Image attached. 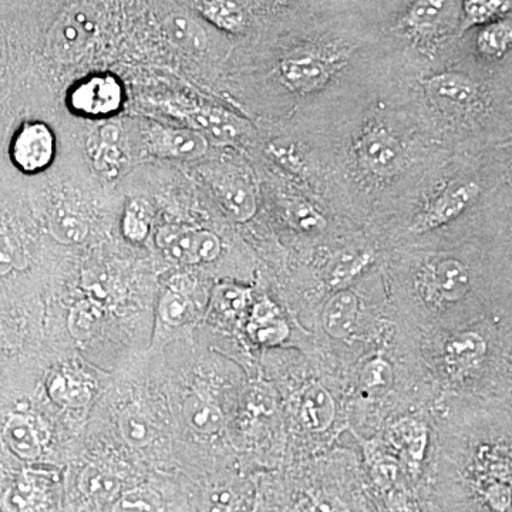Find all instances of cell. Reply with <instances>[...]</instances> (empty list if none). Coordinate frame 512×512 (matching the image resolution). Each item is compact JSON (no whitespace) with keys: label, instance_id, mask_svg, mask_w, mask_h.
<instances>
[{"label":"cell","instance_id":"obj_1","mask_svg":"<svg viewBox=\"0 0 512 512\" xmlns=\"http://www.w3.org/2000/svg\"><path fill=\"white\" fill-rule=\"evenodd\" d=\"M392 29L417 49L434 50L460 32V0H407Z\"/></svg>","mask_w":512,"mask_h":512},{"label":"cell","instance_id":"obj_2","mask_svg":"<svg viewBox=\"0 0 512 512\" xmlns=\"http://www.w3.org/2000/svg\"><path fill=\"white\" fill-rule=\"evenodd\" d=\"M338 47L306 43L295 47L278 63L279 76L292 92L309 94L322 89L343 66Z\"/></svg>","mask_w":512,"mask_h":512},{"label":"cell","instance_id":"obj_3","mask_svg":"<svg viewBox=\"0 0 512 512\" xmlns=\"http://www.w3.org/2000/svg\"><path fill=\"white\" fill-rule=\"evenodd\" d=\"M69 104L74 113L84 117H109L123 104V87L110 74H96L74 87L69 94Z\"/></svg>","mask_w":512,"mask_h":512},{"label":"cell","instance_id":"obj_4","mask_svg":"<svg viewBox=\"0 0 512 512\" xmlns=\"http://www.w3.org/2000/svg\"><path fill=\"white\" fill-rule=\"evenodd\" d=\"M478 195H480V185L474 181L447 188L423 208V211L414 218L410 229L414 234H426L433 229L444 227L457 220L477 200Z\"/></svg>","mask_w":512,"mask_h":512},{"label":"cell","instance_id":"obj_5","mask_svg":"<svg viewBox=\"0 0 512 512\" xmlns=\"http://www.w3.org/2000/svg\"><path fill=\"white\" fill-rule=\"evenodd\" d=\"M56 143L52 130L45 123L33 121L20 127L12 141L13 163L25 173H39L52 164Z\"/></svg>","mask_w":512,"mask_h":512},{"label":"cell","instance_id":"obj_6","mask_svg":"<svg viewBox=\"0 0 512 512\" xmlns=\"http://www.w3.org/2000/svg\"><path fill=\"white\" fill-rule=\"evenodd\" d=\"M359 163L377 177H390L403 164V148L399 140L382 127L365 131L356 143Z\"/></svg>","mask_w":512,"mask_h":512},{"label":"cell","instance_id":"obj_7","mask_svg":"<svg viewBox=\"0 0 512 512\" xmlns=\"http://www.w3.org/2000/svg\"><path fill=\"white\" fill-rule=\"evenodd\" d=\"M148 146L158 157L191 161L207 154L208 140L195 128L156 126L148 134Z\"/></svg>","mask_w":512,"mask_h":512},{"label":"cell","instance_id":"obj_8","mask_svg":"<svg viewBox=\"0 0 512 512\" xmlns=\"http://www.w3.org/2000/svg\"><path fill=\"white\" fill-rule=\"evenodd\" d=\"M212 190L234 220L247 222L258 210L254 185L237 173H220L211 178Z\"/></svg>","mask_w":512,"mask_h":512},{"label":"cell","instance_id":"obj_9","mask_svg":"<svg viewBox=\"0 0 512 512\" xmlns=\"http://www.w3.org/2000/svg\"><path fill=\"white\" fill-rule=\"evenodd\" d=\"M421 284L427 289V296L443 302H457L470 289V272L457 259H441L424 274Z\"/></svg>","mask_w":512,"mask_h":512},{"label":"cell","instance_id":"obj_10","mask_svg":"<svg viewBox=\"0 0 512 512\" xmlns=\"http://www.w3.org/2000/svg\"><path fill=\"white\" fill-rule=\"evenodd\" d=\"M87 151L97 171L109 177L119 173L124 163L120 128L114 124H104L97 128L89 138Z\"/></svg>","mask_w":512,"mask_h":512},{"label":"cell","instance_id":"obj_11","mask_svg":"<svg viewBox=\"0 0 512 512\" xmlns=\"http://www.w3.org/2000/svg\"><path fill=\"white\" fill-rule=\"evenodd\" d=\"M192 8L202 19L229 35H244L249 18L238 0H191Z\"/></svg>","mask_w":512,"mask_h":512},{"label":"cell","instance_id":"obj_12","mask_svg":"<svg viewBox=\"0 0 512 512\" xmlns=\"http://www.w3.org/2000/svg\"><path fill=\"white\" fill-rule=\"evenodd\" d=\"M424 87L436 99L468 106L478 97V86L467 74L458 72H441L424 80Z\"/></svg>","mask_w":512,"mask_h":512},{"label":"cell","instance_id":"obj_13","mask_svg":"<svg viewBox=\"0 0 512 512\" xmlns=\"http://www.w3.org/2000/svg\"><path fill=\"white\" fill-rule=\"evenodd\" d=\"M164 35L178 49L191 55H200L210 45L207 30L198 20L184 13H173L163 23Z\"/></svg>","mask_w":512,"mask_h":512},{"label":"cell","instance_id":"obj_14","mask_svg":"<svg viewBox=\"0 0 512 512\" xmlns=\"http://www.w3.org/2000/svg\"><path fill=\"white\" fill-rule=\"evenodd\" d=\"M357 306L359 303L352 291L342 289L336 293L323 311V326L326 332L336 339L348 338L355 326Z\"/></svg>","mask_w":512,"mask_h":512},{"label":"cell","instance_id":"obj_15","mask_svg":"<svg viewBox=\"0 0 512 512\" xmlns=\"http://www.w3.org/2000/svg\"><path fill=\"white\" fill-rule=\"evenodd\" d=\"M474 46L478 55L488 60H500L510 53L512 45L511 16L476 28Z\"/></svg>","mask_w":512,"mask_h":512},{"label":"cell","instance_id":"obj_16","mask_svg":"<svg viewBox=\"0 0 512 512\" xmlns=\"http://www.w3.org/2000/svg\"><path fill=\"white\" fill-rule=\"evenodd\" d=\"M336 406L332 396L320 384H312L303 394L302 423L312 431L328 430L335 419Z\"/></svg>","mask_w":512,"mask_h":512},{"label":"cell","instance_id":"obj_17","mask_svg":"<svg viewBox=\"0 0 512 512\" xmlns=\"http://www.w3.org/2000/svg\"><path fill=\"white\" fill-rule=\"evenodd\" d=\"M93 35V23L82 15L70 16L57 25L53 45L57 55L73 59L83 52Z\"/></svg>","mask_w":512,"mask_h":512},{"label":"cell","instance_id":"obj_18","mask_svg":"<svg viewBox=\"0 0 512 512\" xmlns=\"http://www.w3.org/2000/svg\"><path fill=\"white\" fill-rule=\"evenodd\" d=\"M487 346L478 333L466 332L448 340L446 359L448 366L456 372H468L483 362Z\"/></svg>","mask_w":512,"mask_h":512},{"label":"cell","instance_id":"obj_19","mask_svg":"<svg viewBox=\"0 0 512 512\" xmlns=\"http://www.w3.org/2000/svg\"><path fill=\"white\" fill-rule=\"evenodd\" d=\"M512 0H460V32L511 16Z\"/></svg>","mask_w":512,"mask_h":512},{"label":"cell","instance_id":"obj_20","mask_svg":"<svg viewBox=\"0 0 512 512\" xmlns=\"http://www.w3.org/2000/svg\"><path fill=\"white\" fill-rule=\"evenodd\" d=\"M47 228L50 235L63 245L80 244L89 234V224L80 212L59 205L49 215Z\"/></svg>","mask_w":512,"mask_h":512},{"label":"cell","instance_id":"obj_21","mask_svg":"<svg viewBox=\"0 0 512 512\" xmlns=\"http://www.w3.org/2000/svg\"><path fill=\"white\" fill-rule=\"evenodd\" d=\"M183 412L188 426L197 433L215 434L224 427L220 407L200 394H191L185 399Z\"/></svg>","mask_w":512,"mask_h":512},{"label":"cell","instance_id":"obj_22","mask_svg":"<svg viewBox=\"0 0 512 512\" xmlns=\"http://www.w3.org/2000/svg\"><path fill=\"white\" fill-rule=\"evenodd\" d=\"M158 247L168 258L180 264H197L195 258V229L164 227L157 235Z\"/></svg>","mask_w":512,"mask_h":512},{"label":"cell","instance_id":"obj_23","mask_svg":"<svg viewBox=\"0 0 512 512\" xmlns=\"http://www.w3.org/2000/svg\"><path fill=\"white\" fill-rule=\"evenodd\" d=\"M80 487L87 497L99 503H114L121 491V481L116 474L97 466L87 467L80 477Z\"/></svg>","mask_w":512,"mask_h":512},{"label":"cell","instance_id":"obj_24","mask_svg":"<svg viewBox=\"0 0 512 512\" xmlns=\"http://www.w3.org/2000/svg\"><path fill=\"white\" fill-rule=\"evenodd\" d=\"M3 436L16 456L25 460H35L40 456V441L32 424L25 417H10L3 430Z\"/></svg>","mask_w":512,"mask_h":512},{"label":"cell","instance_id":"obj_25","mask_svg":"<svg viewBox=\"0 0 512 512\" xmlns=\"http://www.w3.org/2000/svg\"><path fill=\"white\" fill-rule=\"evenodd\" d=\"M119 429L121 437L131 447H146L154 439V429L150 421L136 410H127L121 414Z\"/></svg>","mask_w":512,"mask_h":512},{"label":"cell","instance_id":"obj_26","mask_svg":"<svg viewBox=\"0 0 512 512\" xmlns=\"http://www.w3.org/2000/svg\"><path fill=\"white\" fill-rule=\"evenodd\" d=\"M101 319L100 303L87 299L77 303L70 312L69 329L74 338L86 340L93 335Z\"/></svg>","mask_w":512,"mask_h":512},{"label":"cell","instance_id":"obj_27","mask_svg":"<svg viewBox=\"0 0 512 512\" xmlns=\"http://www.w3.org/2000/svg\"><path fill=\"white\" fill-rule=\"evenodd\" d=\"M372 252H362L357 255H346L339 259L329 272V284L333 288H343L350 284L357 276L366 271L367 266L372 264Z\"/></svg>","mask_w":512,"mask_h":512},{"label":"cell","instance_id":"obj_28","mask_svg":"<svg viewBox=\"0 0 512 512\" xmlns=\"http://www.w3.org/2000/svg\"><path fill=\"white\" fill-rule=\"evenodd\" d=\"M49 393L55 402L63 406L82 407L90 400V393L86 386L66 375L53 377L49 384Z\"/></svg>","mask_w":512,"mask_h":512},{"label":"cell","instance_id":"obj_29","mask_svg":"<svg viewBox=\"0 0 512 512\" xmlns=\"http://www.w3.org/2000/svg\"><path fill=\"white\" fill-rule=\"evenodd\" d=\"M160 507V497L154 491L134 488L116 498L111 512H157Z\"/></svg>","mask_w":512,"mask_h":512},{"label":"cell","instance_id":"obj_30","mask_svg":"<svg viewBox=\"0 0 512 512\" xmlns=\"http://www.w3.org/2000/svg\"><path fill=\"white\" fill-rule=\"evenodd\" d=\"M288 220L293 227L303 232H318L326 227V220L312 204L306 201H293L288 205Z\"/></svg>","mask_w":512,"mask_h":512},{"label":"cell","instance_id":"obj_31","mask_svg":"<svg viewBox=\"0 0 512 512\" xmlns=\"http://www.w3.org/2000/svg\"><path fill=\"white\" fill-rule=\"evenodd\" d=\"M393 369L386 360L375 359L367 363L362 373V387L370 394H382L392 387Z\"/></svg>","mask_w":512,"mask_h":512},{"label":"cell","instance_id":"obj_32","mask_svg":"<svg viewBox=\"0 0 512 512\" xmlns=\"http://www.w3.org/2000/svg\"><path fill=\"white\" fill-rule=\"evenodd\" d=\"M191 305L187 296L183 293L171 289L165 292L160 303L161 318L165 323L171 326L183 325L190 316Z\"/></svg>","mask_w":512,"mask_h":512},{"label":"cell","instance_id":"obj_33","mask_svg":"<svg viewBox=\"0 0 512 512\" xmlns=\"http://www.w3.org/2000/svg\"><path fill=\"white\" fill-rule=\"evenodd\" d=\"M192 123L194 126L207 131L212 137L221 138V140H229L235 137V128L225 120L221 114L214 113V111L200 110L192 113ZM195 128V130H198ZM200 130V131H201Z\"/></svg>","mask_w":512,"mask_h":512},{"label":"cell","instance_id":"obj_34","mask_svg":"<svg viewBox=\"0 0 512 512\" xmlns=\"http://www.w3.org/2000/svg\"><path fill=\"white\" fill-rule=\"evenodd\" d=\"M221 241L214 232L195 231V258L200 262H212L221 254Z\"/></svg>","mask_w":512,"mask_h":512},{"label":"cell","instance_id":"obj_35","mask_svg":"<svg viewBox=\"0 0 512 512\" xmlns=\"http://www.w3.org/2000/svg\"><path fill=\"white\" fill-rule=\"evenodd\" d=\"M255 339L264 345H276L284 342L289 335L288 326L282 320L274 319L264 323H254L252 326Z\"/></svg>","mask_w":512,"mask_h":512},{"label":"cell","instance_id":"obj_36","mask_svg":"<svg viewBox=\"0 0 512 512\" xmlns=\"http://www.w3.org/2000/svg\"><path fill=\"white\" fill-rule=\"evenodd\" d=\"M124 234L131 241H143L148 234V221L146 214L137 205L127 208L123 220Z\"/></svg>","mask_w":512,"mask_h":512},{"label":"cell","instance_id":"obj_37","mask_svg":"<svg viewBox=\"0 0 512 512\" xmlns=\"http://www.w3.org/2000/svg\"><path fill=\"white\" fill-rule=\"evenodd\" d=\"M268 153L276 160V163L288 168L289 171H298L302 168V156L299 154L298 148L292 144L276 141V143L269 144Z\"/></svg>","mask_w":512,"mask_h":512},{"label":"cell","instance_id":"obj_38","mask_svg":"<svg viewBox=\"0 0 512 512\" xmlns=\"http://www.w3.org/2000/svg\"><path fill=\"white\" fill-rule=\"evenodd\" d=\"M36 488L29 480L20 481L8 494V507L12 511H26L35 504Z\"/></svg>","mask_w":512,"mask_h":512},{"label":"cell","instance_id":"obj_39","mask_svg":"<svg viewBox=\"0 0 512 512\" xmlns=\"http://www.w3.org/2000/svg\"><path fill=\"white\" fill-rule=\"evenodd\" d=\"M248 293L238 286H222L218 292V302L222 309L231 313H237L247 305Z\"/></svg>","mask_w":512,"mask_h":512},{"label":"cell","instance_id":"obj_40","mask_svg":"<svg viewBox=\"0 0 512 512\" xmlns=\"http://www.w3.org/2000/svg\"><path fill=\"white\" fill-rule=\"evenodd\" d=\"M15 264V255L10 247L8 239L0 235V275L8 274Z\"/></svg>","mask_w":512,"mask_h":512},{"label":"cell","instance_id":"obj_41","mask_svg":"<svg viewBox=\"0 0 512 512\" xmlns=\"http://www.w3.org/2000/svg\"><path fill=\"white\" fill-rule=\"evenodd\" d=\"M312 512H349L338 498L322 497L313 503Z\"/></svg>","mask_w":512,"mask_h":512},{"label":"cell","instance_id":"obj_42","mask_svg":"<svg viewBox=\"0 0 512 512\" xmlns=\"http://www.w3.org/2000/svg\"><path fill=\"white\" fill-rule=\"evenodd\" d=\"M278 311H276L275 305H272L269 301L258 303L255 308L254 318L255 323L269 322V320L276 319Z\"/></svg>","mask_w":512,"mask_h":512},{"label":"cell","instance_id":"obj_43","mask_svg":"<svg viewBox=\"0 0 512 512\" xmlns=\"http://www.w3.org/2000/svg\"><path fill=\"white\" fill-rule=\"evenodd\" d=\"M261 2L271 12H282V10L291 9L298 0H261Z\"/></svg>","mask_w":512,"mask_h":512},{"label":"cell","instance_id":"obj_44","mask_svg":"<svg viewBox=\"0 0 512 512\" xmlns=\"http://www.w3.org/2000/svg\"><path fill=\"white\" fill-rule=\"evenodd\" d=\"M362 2H366V3H382V5H384V3L392 2V0H362Z\"/></svg>","mask_w":512,"mask_h":512}]
</instances>
